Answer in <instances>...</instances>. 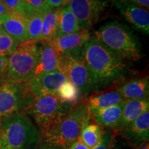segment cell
Segmentation results:
<instances>
[{
	"label": "cell",
	"mask_w": 149,
	"mask_h": 149,
	"mask_svg": "<svg viewBox=\"0 0 149 149\" xmlns=\"http://www.w3.org/2000/svg\"><path fill=\"white\" fill-rule=\"evenodd\" d=\"M80 55L91 74L94 94L115 88L132 74L127 61L110 51L94 35L81 48Z\"/></svg>",
	"instance_id": "1"
},
{
	"label": "cell",
	"mask_w": 149,
	"mask_h": 149,
	"mask_svg": "<svg viewBox=\"0 0 149 149\" xmlns=\"http://www.w3.org/2000/svg\"><path fill=\"white\" fill-rule=\"evenodd\" d=\"M42 141L40 130L26 113H17L2 120L0 149H37Z\"/></svg>",
	"instance_id": "2"
},
{
	"label": "cell",
	"mask_w": 149,
	"mask_h": 149,
	"mask_svg": "<svg viewBox=\"0 0 149 149\" xmlns=\"http://www.w3.org/2000/svg\"><path fill=\"white\" fill-rule=\"evenodd\" d=\"M94 37L110 51L126 61L141 58V44L127 26L117 21L104 24L95 31Z\"/></svg>",
	"instance_id": "3"
},
{
	"label": "cell",
	"mask_w": 149,
	"mask_h": 149,
	"mask_svg": "<svg viewBox=\"0 0 149 149\" xmlns=\"http://www.w3.org/2000/svg\"><path fill=\"white\" fill-rule=\"evenodd\" d=\"M91 120L86 100L74 105L56 125L42 135L44 144L61 149H67L79 138L80 133Z\"/></svg>",
	"instance_id": "4"
},
{
	"label": "cell",
	"mask_w": 149,
	"mask_h": 149,
	"mask_svg": "<svg viewBox=\"0 0 149 149\" xmlns=\"http://www.w3.org/2000/svg\"><path fill=\"white\" fill-rule=\"evenodd\" d=\"M41 41L22 42L8 56L6 73L3 80L27 81L33 77L39 60Z\"/></svg>",
	"instance_id": "5"
},
{
	"label": "cell",
	"mask_w": 149,
	"mask_h": 149,
	"mask_svg": "<svg viewBox=\"0 0 149 149\" xmlns=\"http://www.w3.org/2000/svg\"><path fill=\"white\" fill-rule=\"evenodd\" d=\"M35 101L27 81L3 80L0 86V119L26 113Z\"/></svg>",
	"instance_id": "6"
},
{
	"label": "cell",
	"mask_w": 149,
	"mask_h": 149,
	"mask_svg": "<svg viewBox=\"0 0 149 149\" xmlns=\"http://www.w3.org/2000/svg\"><path fill=\"white\" fill-rule=\"evenodd\" d=\"M73 107L62 102L57 95H46L35 99L26 114L32 117L42 135L60 122Z\"/></svg>",
	"instance_id": "7"
},
{
	"label": "cell",
	"mask_w": 149,
	"mask_h": 149,
	"mask_svg": "<svg viewBox=\"0 0 149 149\" xmlns=\"http://www.w3.org/2000/svg\"><path fill=\"white\" fill-rule=\"evenodd\" d=\"M60 68L67 79L86 97L95 93L91 74L80 54L60 55Z\"/></svg>",
	"instance_id": "8"
},
{
	"label": "cell",
	"mask_w": 149,
	"mask_h": 149,
	"mask_svg": "<svg viewBox=\"0 0 149 149\" xmlns=\"http://www.w3.org/2000/svg\"><path fill=\"white\" fill-rule=\"evenodd\" d=\"M110 0H69L68 5L81 29L90 30L109 6Z\"/></svg>",
	"instance_id": "9"
},
{
	"label": "cell",
	"mask_w": 149,
	"mask_h": 149,
	"mask_svg": "<svg viewBox=\"0 0 149 149\" xmlns=\"http://www.w3.org/2000/svg\"><path fill=\"white\" fill-rule=\"evenodd\" d=\"M61 70L39 74L28 81V84L35 98L46 95H56L61 86L67 81Z\"/></svg>",
	"instance_id": "10"
},
{
	"label": "cell",
	"mask_w": 149,
	"mask_h": 149,
	"mask_svg": "<svg viewBox=\"0 0 149 149\" xmlns=\"http://www.w3.org/2000/svg\"><path fill=\"white\" fill-rule=\"evenodd\" d=\"M118 133L122 137L135 148L148 142L149 139V111L141 114Z\"/></svg>",
	"instance_id": "11"
},
{
	"label": "cell",
	"mask_w": 149,
	"mask_h": 149,
	"mask_svg": "<svg viewBox=\"0 0 149 149\" xmlns=\"http://www.w3.org/2000/svg\"><path fill=\"white\" fill-rule=\"evenodd\" d=\"M91 37L90 30L81 29L77 32L56 37L50 44L59 55L80 54L81 48Z\"/></svg>",
	"instance_id": "12"
},
{
	"label": "cell",
	"mask_w": 149,
	"mask_h": 149,
	"mask_svg": "<svg viewBox=\"0 0 149 149\" xmlns=\"http://www.w3.org/2000/svg\"><path fill=\"white\" fill-rule=\"evenodd\" d=\"M113 3L128 23L145 34H148L149 13L148 10L128 3L124 0H113Z\"/></svg>",
	"instance_id": "13"
},
{
	"label": "cell",
	"mask_w": 149,
	"mask_h": 149,
	"mask_svg": "<svg viewBox=\"0 0 149 149\" xmlns=\"http://www.w3.org/2000/svg\"><path fill=\"white\" fill-rule=\"evenodd\" d=\"M3 31L19 43L28 41L27 17L19 12H9L0 17Z\"/></svg>",
	"instance_id": "14"
},
{
	"label": "cell",
	"mask_w": 149,
	"mask_h": 149,
	"mask_svg": "<svg viewBox=\"0 0 149 149\" xmlns=\"http://www.w3.org/2000/svg\"><path fill=\"white\" fill-rule=\"evenodd\" d=\"M57 70H61L60 55L50 43L41 41L39 60L33 76Z\"/></svg>",
	"instance_id": "15"
},
{
	"label": "cell",
	"mask_w": 149,
	"mask_h": 149,
	"mask_svg": "<svg viewBox=\"0 0 149 149\" xmlns=\"http://www.w3.org/2000/svg\"><path fill=\"white\" fill-rule=\"evenodd\" d=\"M149 111V99L125 100L123 103L122 116L114 131L120 132L145 112Z\"/></svg>",
	"instance_id": "16"
},
{
	"label": "cell",
	"mask_w": 149,
	"mask_h": 149,
	"mask_svg": "<svg viewBox=\"0 0 149 149\" xmlns=\"http://www.w3.org/2000/svg\"><path fill=\"white\" fill-rule=\"evenodd\" d=\"M124 100H139L148 97V77H137L128 80L115 88Z\"/></svg>",
	"instance_id": "17"
},
{
	"label": "cell",
	"mask_w": 149,
	"mask_h": 149,
	"mask_svg": "<svg viewBox=\"0 0 149 149\" xmlns=\"http://www.w3.org/2000/svg\"><path fill=\"white\" fill-rule=\"evenodd\" d=\"M123 103L106 109L89 111L91 118L102 127L114 130L122 116Z\"/></svg>",
	"instance_id": "18"
},
{
	"label": "cell",
	"mask_w": 149,
	"mask_h": 149,
	"mask_svg": "<svg viewBox=\"0 0 149 149\" xmlns=\"http://www.w3.org/2000/svg\"><path fill=\"white\" fill-rule=\"evenodd\" d=\"M86 100L89 111H93L122 104L125 100L115 88H113L91 95Z\"/></svg>",
	"instance_id": "19"
},
{
	"label": "cell",
	"mask_w": 149,
	"mask_h": 149,
	"mask_svg": "<svg viewBox=\"0 0 149 149\" xmlns=\"http://www.w3.org/2000/svg\"><path fill=\"white\" fill-rule=\"evenodd\" d=\"M81 30L75 16L68 4L59 8L57 37L70 34Z\"/></svg>",
	"instance_id": "20"
},
{
	"label": "cell",
	"mask_w": 149,
	"mask_h": 149,
	"mask_svg": "<svg viewBox=\"0 0 149 149\" xmlns=\"http://www.w3.org/2000/svg\"><path fill=\"white\" fill-rule=\"evenodd\" d=\"M59 8L50 9L44 13L43 17L41 41L51 43L57 37V17Z\"/></svg>",
	"instance_id": "21"
},
{
	"label": "cell",
	"mask_w": 149,
	"mask_h": 149,
	"mask_svg": "<svg viewBox=\"0 0 149 149\" xmlns=\"http://www.w3.org/2000/svg\"><path fill=\"white\" fill-rule=\"evenodd\" d=\"M103 129V127L91 118L90 122L87 123L81 130L79 137V140L88 148L92 149L100 140Z\"/></svg>",
	"instance_id": "22"
},
{
	"label": "cell",
	"mask_w": 149,
	"mask_h": 149,
	"mask_svg": "<svg viewBox=\"0 0 149 149\" xmlns=\"http://www.w3.org/2000/svg\"><path fill=\"white\" fill-rule=\"evenodd\" d=\"M56 95L62 102L71 106L83 101V97H84L79 89L68 80L61 86Z\"/></svg>",
	"instance_id": "23"
},
{
	"label": "cell",
	"mask_w": 149,
	"mask_h": 149,
	"mask_svg": "<svg viewBox=\"0 0 149 149\" xmlns=\"http://www.w3.org/2000/svg\"><path fill=\"white\" fill-rule=\"evenodd\" d=\"M44 13L34 12L27 16L28 41H41Z\"/></svg>",
	"instance_id": "24"
},
{
	"label": "cell",
	"mask_w": 149,
	"mask_h": 149,
	"mask_svg": "<svg viewBox=\"0 0 149 149\" xmlns=\"http://www.w3.org/2000/svg\"><path fill=\"white\" fill-rule=\"evenodd\" d=\"M20 43L7 35L6 33L0 35V56H9L13 53Z\"/></svg>",
	"instance_id": "25"
},
{
	"label": "cell",
	"mask_w": 149,
	"mask_h": 149,
	"mask_svg": "<svg viewBox=\"0 0 149 149\" xmlns=\"http://www.w3.org/2000/svg\"><path fill=\"white\" fill-rule=\"evenodd\" d=\"M26 17L34 12L46 13L50 10L46 0H21Z\"/></svg>",
	"instance_id": "26"
},
{
	"label": "cell",
	"mask_w": 149,
	"mask_h": 149,
	"mask_svg": "<svg viewBox=\"0 0 149 149\" xmlns=\"http://www.w3.org/2000/svg\"><path fill=\"white\" fill-rule=\"evenodd\" d=\"M115 132L110 128H104L100 140L92 149H111Z\"/></svg>",
	"instance_id": "27"
},
{
	"label": "cell",
	"mask_w": 149,
	"mask_h": 149,
	"mask_svg": "<svg viewBox=\"0 0 149 149\" xmlns=\"http://www.w3.org/2000/svg\"><path fill=\"white\" fill-rule=\"evenodd\" d=\"M9 12H19L25 14L23 5L21 0H0Z\"/></svg>",
	"instance_id": "28"
},
{
	"label": "cell",
	"mask_w": 149,
	"mask_h": 149,
	"mask_svg": "<svg viewBox=\"0 0 149 149\" xmlns=\"http://www.w3.org/2000/svg\"><path fill=\"white\" fill-rule=\"evenodd\" d=\"M69 0H46V5L49 9L58 8L68 4Z\"/></svg>",
	"instance_id": "29"
},
{
	"label": "cell",
	"mask_w": 149,
	"mask_h": 149,
	"mask_svg": "<svg viewBox=\"0 0 149 149\" xmlns=\"http://www.w3.org/2000/svg\"><path fill=\"white\" fill-rule=\"evenodd\" d=\"M8 56H0V78L3 79L6 73Z\"/></svg>",
	"instance_id": "30"
},
{
	"label": "cell",
	"mask_w": 149,
	"mask_h": 149,
	"mask_svg": "<svg viewBox=\"0 0 149 149\" xmlns=\"http://www.w3.org/2000/svg\"><path fill=\"white\" fill-rule=\"evenodd\" d=\"M124 1L147 10L149 8V0H124Z\"/></svg>",
	"instance_id": "31"
},
{
	"label": "cell",
	"mask_w": 149,
	"mask_h": 149,
	"mask_svg": "<svg viewBox=\"0 0 149 149\" xmlns=\"http://www.w3.org/2000/svg\"><path fill=\"white\" fill-rule=\"evenodd\" d=\"M67 149H90L86 145H84L78 138L77 140L74 141L70 146Z\"/></svg>",
	"instance_id": "32"
},
{
	"label": "cell",
	"mask_w": 149,
	"mask_h": 149,
	"mask_svg": "<svg viewBox=\"0 0 149 149\" xmlns=\"http://www.w3.org/2000/svg\"><path fill=\"white\" fill-rule=\"evenodd\" d=\"M9 13L8 9L6 8V7L5 6L4 4L0 1V17L2 16L3 15L6 13Z\"/></svg>",
	"instance_id": "33"
},
{
	"label": "cell",
	"mask_w": 149,
	"mask_h": 149,
	"mask_svg": "<svg viewBox=\"0 0 149 149\" xmlns=\"http://www.w3.org/2000/svg\"><path fill=\"white\" fill-rule=\"evenodd\" d=\"M37 149H61V148H57V147H55L53 146H51V145L44 144L42 145H40Z\"/></svg>",
	"instance_id": "34"
},
{
	"label": "cell",
	"mask_w": 149,
	"mask_h": 149,
	"mask_svg": "<svg viewBox=\"0 0 149 149\" xmlns=\"http://www.w3.org/2000/svg\"><path fill=\"white\" fill-rule=\"evenodd\" d=\"M139 149H149V145H148V143H146V144L142 145Z\"/></svg>",
	"instance_id": "35"
},
{
	"label": "cell",
	"mask_w": 149,
	"mask_h": 149,
	"mask_svg": "<svg viewBox=\"0 0 149 149\" xmlns=\"http://www.w3.org/2000/svg\"><path fill=\"white\" fill-rule=\"evenodd\" d=\"M4 33V31H3V27H2V25H1V22H0V35L3 34Z\"/></svg>",
	"instance_id": "36"
},
{
	"label": "cell",
	"mask_w": 149,
	"mask_h": 149,
	"mask_svg": "<svg viewBox=\"0 0 149 149\" xmlns=\"http://www.w3.org/2000/svg\"><path fill=\"white\" fill-rule=\"evenodd\" d=\"M2 81H3V79H1V78H0V86H1V83H2Z\"/></svg>",
	"instance_id": "37"
},
{
	"label": "cell",
	"mask_w": 149,
	"mask_h": 149,
	"mask_svg": "<svg viewBox=\"0 0 149 149\" xmlns=\"http://www.w3.org/2000/svg\"><path fill=\"white\" fill-rule=\"evenodd\" d=\"M1 122H2V120L0 119V127H1Z\"/></svg>",
	"instance_id": "38"
},
{
	"label": "cell",
	"mask_w": 149,
	"mask_h": 149,
	"mask_svg": "<svg viewBox=\"0 0 149 149\" xmlns=\"http://www.w3.org/2000/svg\"><path fill=\"white\" fill-rule=\"evenodd\" d=\"M111 149H113V147H112V146H111Z\"/></svg>",
	"instance_id": "39"
}]
</instances>
